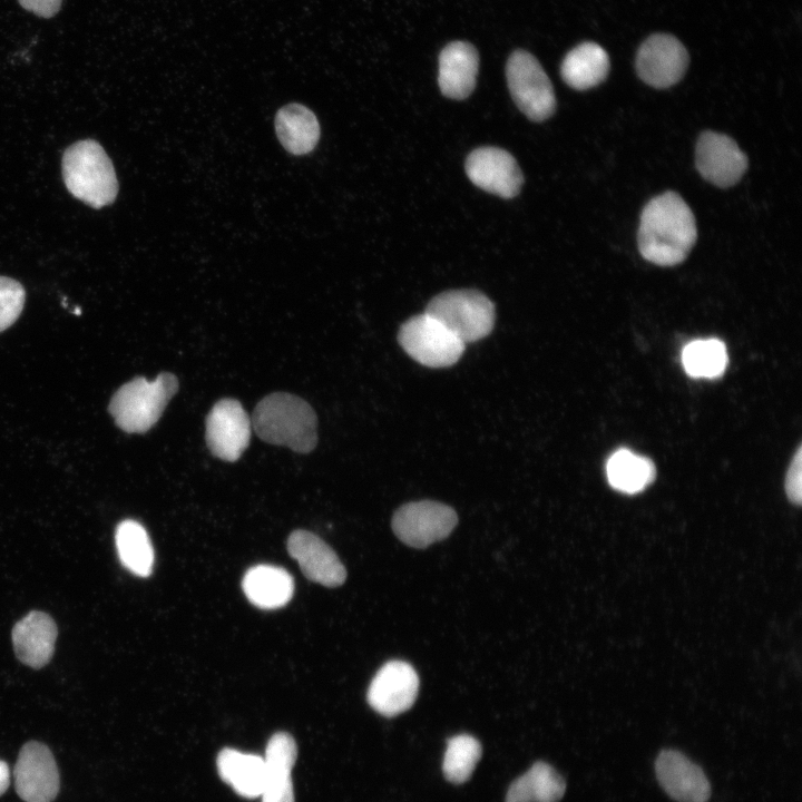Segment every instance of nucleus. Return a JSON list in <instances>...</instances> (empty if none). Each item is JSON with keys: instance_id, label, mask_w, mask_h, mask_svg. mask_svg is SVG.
Segmentation results:
<instances>
[{"instance_id": "f257e3e1", "label": "nucleus", "mask_w": 802, "mask_h": 802, "mask_svg": "<svg viewBox=\"0 0 802 802\" xmlns=\"http://www.w3.org/2000/svg\"><path fill=\"white\" fill-rule=\"evenodd\" d=\"M697 238L692 209L674 192L652 198L640 214L637 244L640 255L659 266L682 263Z\"/></svg>"}, {"instance_id": "f03ea898", "label": "nucleus", "mask_w": 802, "mask_h": 802, "mask_svg": "<svg viewBox=\"0 0 802 802\" xmlns=\"http://www.w3.org/2000/svg\"><path fill=\"white\" fill-rule=\"evenodd\" d=\"M252 428L265 442L309 453L317 443V418L312 407L286 392L263 398L254 409Z\"/></svg>"}, {"instance_id": "7ed1b4c3", "label": "nucleus", "mask_w": 802, "mask_h": 802, "mask_svg": "<svg viewBox=\"0 0 802 802\" xmlns=\"http://www.w3.org/2000/svg\"><path fill=\"white\" fill-rule=\"evenodd\" d=\"M62 177L69 193L94 208L111 204L118 194L113 163L92 139L79 140L65 150Z\"/></svg>"}, {"instance_id": "20e7f679", "label": "nucleus", "mask_w": 802, "mask_h": 802, "mask_svg": "<svg viewBox=\"0 0 802 802\" xmlns=\"http://www.w3.org/2000/svg\"><path fill=\"white\" fill-rule=\"evenodd\" d=\"M178 387L177 378L169 372L158 374L154 381L134 378L114 393L108 411L123 431L144 433L162 417Z\"/></svg>"}, {"instance_id": "39448f33", "label": "nucleus", "mask_w": 802, "mask_h": 802, "mask_svg": "<svg viewBox=\"0 0 802 802\" xmlns=\"http://www.w3.org/2000/svg\"><path fill=\"white\" fill-rule=\"evenodd\" d=\"M426 313L464 344L486 338L492 331L496 317L493 303L475 290L442 292L428 303Z\"/></svg>"}, {"instance_id": "423d86ee", "label": "nucleus", "mask_w": 802, "mask_h": 802, "mask_svg": "<svg viewBox=\"0 0 802 802\" xmlns=\"http://www.w3.org/2000/svg\"><path fill=\"white\" fill-rule=\"evenodd\" d=\"M398 341L409 356L429 368L450 366L464 351V343L426 312L401 325Z\"/></svg>"}, {"instance_id": "0eeeda50", "label": "nucleus", "mask_w": 802, "mask_h": 802, "mask_svg": "<svg viewBox=\"0 0 802 802\" xmlns=\"http://www.w3.org/2000/svg\"><path fill=\"white\" fill-rule=\"evenodd\" d=\"M507 84L517 107L531 120L549 118L556 108V98L549 77L529 52L517 50L506 66Z\"/></svg>"}, {"instance_id": "6e6552de", "label": "nucleus", "mask_w": 802, "mask_h": 802, "mask_svg": "<svg viewBox=\"0 0 802 802\" xmlns=\"http://www.w3.org/2000/svg\"><path fill=\"white\" fill-rule=\"evenodd\" d=\"M458 524L457 512L433 500L408 502L392 517L395 536L413 548H426L447 538Z\"/></svg>"}, {"instance_id": "1a4fd4ad", "label": "nucleus", "mask_w": 802, "mask_h": 802, "mask_svg": "<svg viewBox=\"0 0 802 802\" xmlns=\"http://www.w3.org/2000/svg\"><path fill=\"white\" fill-rule=\"evenodd\" d=\"M252 421L235 399H222L206 418L205 439L215 457L234 462L243 454L251 440Z\"/></svg>"}, {"instance_id": "9d476101", "label": "nucleus", "mask_w": 802, "mask_h": 802, "mask_svg": "<svg viewBox=\"0 0 802 802\" xmlns=\"http://www.w3.org/2000/svg\"><path fill=\"white\" fill-rule=\"evenodd\" d=\"M688 60L687 50L677 38L667 33H655L639 47L636 70L645 84L664 89L683 78Z\"/></svg>"}, {"instance_id": "9b49d317", "label": "nucleus", "mask_w": 802, "mask_h": 802, "mask_svg": "<svg viewBox=\"0 0 802 802\" xmlns=\"http://www.w3.org/2000/svg\"><path fill=\"white\" fill-rule=\"evenodd\" d=\"M14 789L26 802H51L60 788L59 771L51 751L40 742H28L13 770Z\"/></svg>"}, {"instance_id": "f8f14e48", "label": "nucleus", "mask_w": 802, "mask_h": 802, "mask_svg": "<svg viewBox=\"0 0 802 802\" xmlns=\"http://www.w3.org/2000/svg\"><path fill=\"white\" fill-rule=\"evenodd\" d=\"M695 164L705 180L726 188L742 178L747 168V157L733 138L704 131L696 143Z\"/></svg>"}, {"instance_id": "ddd939ff", "label": "nucleus", "mask_w": 802, "mask_h": 802, "mask_svg": "<svg viewBox=\"0 0 802 802\" xmlns=\"http://www.w3.org/2000/svg\"><path fill=\"white\" fill-rule=\"evenodd\" d=\"M419 691V677L407 662L390 661L372 678L368 702L378 713L392 717L408 711Z\"/></svg>"}, {"instance_id": "4468645a", "label": "nucleus", "mask_w": 802, "mask_h": 802, "mask_svg": "<svg viewBox=\"0 0 802 802\" xmlns=\"http://www.w3.org/2000/svg\"><path fill=\"white\" fill-rule=\"evenodd\" d=\"M464 168L476 186L503 198L515 197L524 182L516 159L497 147L475 149L468 155Z\"/></svg>"}, {"instance_id": "2eb2a0df", "label": "nucleus", "mask_w": 802, "mask_h": 802, "mask_svg": "<svg viewBox=\"0 0 802 802\" xmlns=\"http://www.w3.org/2000/svg\"><path fill=\"white\" fill-rule=\"evenodd\" d=\"M657 780L664 791L677 802H707L710 782L703 770L683 753L663 750L655 761Z\"/></svg>"}, {"instance_id": "dca6fc26", "label": "nucleus", "mask_w": 802, "mask_h": 802, "mask_svg": "<svg viewBox=\"0 0 802 802\" xmlns=\"http://www.w3.org/2000/svg\"><path fill=\"white\" fill-rule=\"evenodd\" d=\"M287 550L310 580L326 587L344 583L346 571L334 550L307 530H295L287 539Z\"/></svg>"}, {"instance_id": "f3484780", "label": "nucleus", "mask_w": 802, "mask_h": 802, "mask_svg": "<svg viewBox=\"0 0 802 802\" xmlns=\"http://www.w3.org/2000/svg\"><path fill=\"white\" fill-rule=\"evenodd\" d=\"M56 638V623L42 612H30L12 629L16 656L32 668H41L51 659Z\"/></svg>"}, {"instance_id": "a211bd4d", "label": "nucleus", "mask_w": 802, "mask_h": 802, "mask_svg": "<svg viewBox=\"0 0 802 802\" xmlns=\"http://www.w3.org/2000/svg\"><path fill=\"white\" fill-rule=\"evenodd\" d=\"M478 68L479 57L473 46L463 41L449 43L439 56L441 92L451 99L467 98L475 88Z\"/></svg>"}, {"instance_id": "6ab92c4d", "label": "nucleus", "mask_w": 802, "mask_h": 802, "mask_svg": "<svg viewBox=\"0 0 802 802\" xmlns=\"http://www.w3.org/2000/svg\"><path fill=\"white\" fill-rule=\"evenodd\" d=\"M221 779L233 790L248 799L261 796L267 777L263 756L223 749L216 759Z\"/></svg>"}, {"instance_id": "aec40b11", "label": "nucleus", "mask_w": 802, "mask_h": 802, "mask_svg": "<svg viewBox=\"0 0 802 802\" xmlns=\"http://www.w3.org/2000/svg\"><path fill=\"white\" fill-rule=\"evenodd\" d=\"M242 588L247 599L256 607L275 609L286 605L292 598L294 581L284 568L257 565L246 571Z\"/></svg>"}, {"instance_id": "412c9836", "label": "nucleus", "mask_w": 802, "mask_h": 802, "mask_svg": "<svg viewBox=\"0 0 802 802\" xmlns=\"http://www.w3.org/2000/svg\"><path fill=\"white\" fill-rule=\"evenodd\" d=\"M609 57L595 42H583L564 58L560 74L564 81L576 90H586L603 82L609 72Z\"/></svg>"}, {"instance_id": "4be33fe9", "label": "nucleus", "mask_w": 802, "mask_h": 802, "mask_svg": "<svg viewBox=\"0 0 802 802\" xmlns=\"http://www.w3.org/2000/svg\"><path fill=\"white\" fill-rule=\"evenodd\" d=\"M275 130L282 146L294 155L312 151L320 138L317 118L300 104L286 105L277 111Z\"/></svg>"}, {"instance_id": "5701e85b", "label": "nucleus", "mask_w": 802, "mask_h": 802, "mask_svg": "<svg viewBox=\"0 0 802 802\" xmlns=\"http://www.w3.org/2000/svg\"><path fill=\"white\" fill-rule=\"evenodd\" d=\"M565 790L560 774L549 764L537 762L511 783L506 802H558Z\"/></svg>"}, {"instance_id": "b1692460", "label": "nucleus", "mask_w": 802, "mask_h": 802, "mask_svg": "<svg viewBox=\"0 0 802 802\" xmlns=\"http://www.w3.org/2000/svg\"><path fill=\"white\" fill-rule=\"evenodd\" d=\"M608 483L617 491L634 495L643 491L655 479L656 468L652 460L627 449L615 451L607 460Z\"/></svg>"}, {"instance_id": "393cba45", "label": "nucleus", "mask_w": 802, "mask_h": 802, "mask_svg": "<svg viewBox=\"0 0 802 802\" xmlns=\"http://www.w3.org/2000/svg\"><path fill=\"white\" fill-rule=\"evenodd\" d=\"M115 542L120 563L138 577H148L154 566V549L146 529L136 520L118 524Z\"/></svg>"}, {"instance_id": "a878e982", "label": "nucleus", "mask_w": 802, "mask_h": 802, "mask_svg": "<svg viewBox=\"0 0 802 802\" xmlns=\"http://www.w3.org/2000/svg\"><path fill=\"white\" fill-rule=\"evenodd\" d=\"M682 363L689 376L718 378L727 365L725 344L717 339L692 341L683 349Z\"/></svg>"}, {"instance_id": "bb28decb", "label": "nucleus", "mask_w": 802, "mask_h": 802, "mask_svg": "<svg viewBox=\"0 0 802 802\" xmlns=\"http://www.w3.org/2000/svg\"><path fill=\"white\" fill-rule=\"evenodd\" d=\"M481 757V745L477 739L468 734H460L448 741L442 770L446 779L451 783H463L472 774L476 764Z\"/></svg>"}, {"instance_id": "cd10ccee", "label": "nucleus", "mask_w": 802, "mask_h": 802, "mask_svg": "<svg viewBox=\"0 0 802 802\" xmlns=\"http://www.w3.org/2000/svg\"><path fill=\"white\" fill-rule=\"evenodd\" d=\"M26 291L18 281L0 276V332L11 326L20 316Z\"/></svg>"}, {"instance_id": "c85d7f7f", "label": "nucleus", "mask_w": 802, "mask_h": 802, "mask_svg": "<svg viewBox=\"0 0 802 802\" xmlns=\"http://www.w3.org/2000/svg\"><path fill=\"white\" fill-rule=\"evenodd\" d=\"M297 756V746L292 735L277 732L266 745L264 761L270 770L292 771Z\"/></svg>"}, {"instance_id": "c756f323", "label": "nucleus", "mask_w": 802, "mask_h": 802, "mask_svg": "<svg viewBox=\"0 0 802 802\" xmlns=\"http://www.w3.org/2000/svg\"><path fill=\"white\" fill-rule=\"evenodd\" d=\"M262 802H294L291 771L268 770Z\"/></svg>"}, {"instance_id": "7c9ffc66", "label": "nucleus", "mask_w": 802, "mask_h": 802, "mask_svg": "<svg viewBox=\"0 0 802 802\" xmlns=\"http://www.w3.org/2000/svg\"><path fill=\"white\" fill-rule=\"evenodd\" d=\"M785 492L789 500L795 505L802 499V450L798 448L785 477Z\"/></svg>"}, {"instance_id": "2f4dec72", "label": "nucleus", "mask_w": 802, "mask_h": 802, "mask_svg": "<svg viewBox=\"0 0 802 802\" xmlns=\"http://www.w3.org/2000/svg\"><path fill=\"white\" fill-rule=\"evenodd\" d=\"M28 11L42 18L55 16L61 6V0H18Z\"/></svg>"}, {"instance_id": "473e14b6", "label": "nucleus", "mask_w": 802, "mask_h": 802, "mask_svg": "<svg viewBox=\"0 0 802 802\" xmlns=\"http://www.w3.org/2000/svg\"><path fill=\"white\" fill-rule=\"evenodd\" d=\"M10 784V770L6 762L0 760V795H2Z\"/></svg>"}]
</instances>
